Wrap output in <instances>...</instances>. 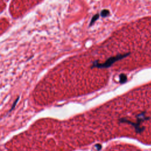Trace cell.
I'll return each instance as SVG.
<instances>
[{
    "instance_id": "1",
    "label": "cell",
    "mask_w": 151,
    "mask_h": 151,
    "mask_svg": "<svg viewBox=\"0 0 151 151\" xmlns=\"http://www.w3.org/2000/svg\"><path fill=\"white\" fill-rule=\"evenodd\" d=\"M129 53H126V54H118L115 56L111 57L107 59V60L104 63H99L98 61H95L93 63L92 66L91 67V69L95 68V67H96V68H100V69H103V68H108V67H111L113 63H115L117 61L121 60V59H123V58L127 57Z\"/></svg>"
},
{
    "instance_id": "2",
    "label": "cell",
    "mask_w": 151,
    "mask_h": 151,
    "mask_svg": "<svg viewBox=\"0 0 151 151\" xmlns=\"http://www.w3.org/2000/svg\"><path fill=\"white\" fill-rule=\"evenodd\" d=\"M136 118H137V119H136V122H131L129 120L125 119V118H122V119L120 120V122H122V123H126L131 124V125L134 126L136 132H138V133H141L142 132H143V130H144V128L140 126V123H141V122H142L143 121L148 120L149 118L147 117L146 116L145 112H142V113L139 114V115H138Z\"/></svg>"
},
{
    "instance_id": "3",
    "label": "cell",
    "mask_w": 151,
    "mask_h": 151,
    "mask_svg": "<svg viewBox=\"0 0 151 151\" xmlns=\"http://www.w3.org/2000/svg\"><path fill=\"white\" fill-rule=\"evenodd\" d=\"M127 81V76L124 74H121L119 76V81L120 83H124Z\"/></svg>"
},
{
    "instance_id": "4",
    "label": "cell",
    "mask_w": 151,
    "mask_h": 151,
    "mask_svg": "<svg viewBox=\"0 0 151 151\" xmlns=\"http://www.w3.org/2000/svg\"><path fill=\"white\" fill-rule=\"evenodd\" d=\"M109 13H110V12H109V10H102V11H101L100 15L102 17H107V16L109 15Z\"/></svg>"
},
{
    "instance_id": "5",
    "label": "cell",
    "mask_w": 151,
    "mask_h": 151,
    "mask_svg": "<svg viewBox=\"0 0 151 151\" xmlns=\"http://www.w3.org/2000/svg\"><path fill=\"white\" fill-rule=\"evenodd\" d=\"M99 14H96L95 15H94L93 17L92 18V19H91V20L90 22V26L92 25L94 22H95L98 19V18H99Z\"/></svg>"
},
{
    "instance_id": "6",
    "label": "cell",
    "mask_w": 151,
    "mask_h": 151,
    "mask_svg": "<svg viewBox=\"0 0 151 151\" xmlns=\"http://www.w3.org/2000/svg\"><path fill=\"white\" fill-rule=\"evenodd\" d=\"M18 99H19V97H18V98H17V100H15V102H14V104H13V107H11V110H10V112H11V111H13V110L14 109V107H15V105H16V103H17V102H18Z\"/></svg>"
}]
</instances>
